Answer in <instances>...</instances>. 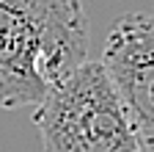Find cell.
Wrapping results in <instances>:
<instances>
[{"mask_svg":"<svg viewBox=\"0 0 154 152\" xmlns=\"http://www.w3.org/2000/svg\"><path fill=\"white\" fill-rule=\"evenodd\" d=\"M77 0H0V108H36L88 58Z\"/></svg>","mask_w":154,"mask_h":152,"instance_id":"cell-1","label":"cell"},{"mask_svg":"<svg viewBox=\"0 0 154 152\" xmlns=\"http://www.w3.org/2000/svg\"><path fill=\"white\" fill-rule=\"evenodd\" d=\"M44 152H138L127 113L99 61H85L36 105Z\"/></svg>","mask_w":154,"mask_h":152,"instance_id":"cell-2","label":"cell"},{"mask_svg":"<svg viewBox=\"0 0 154 152\" xmlns=\"http://www.w3.org/2000/svg\"><path fill=\"white\" fill-rule=\"evenodd\" d=\"M99 64L121 100L138 152H154V14L116 17Z\"/></svg>","mask_w":154,"mask_h":152,"instance_id":"cell-3","label":"cell"}]
</instances>
